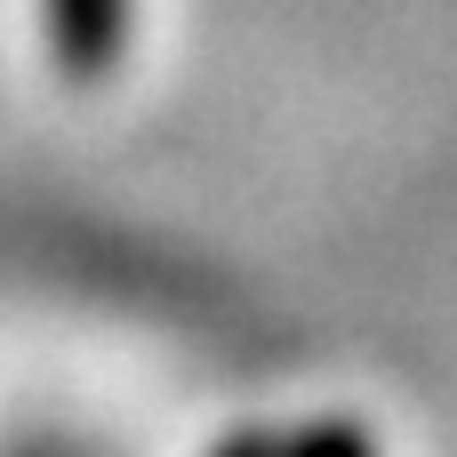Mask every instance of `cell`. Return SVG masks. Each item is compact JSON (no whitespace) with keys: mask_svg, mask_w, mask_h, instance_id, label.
Here are the masks:
<instances>
[{"mask_svg":"<svg viewBox=\"0 0 457 457\" xmlns=\"http://www.w3.org/2000/svg\"><path fill=\"white\" fill-rule=\"evenodd\" d=\"M137 8H145V0H32L48 72H56L64 88H104V80H120L129 48H137Z\"/></svg>","mask_w":457,"mask_h":457,"instance_id":"obj_1","label":"cell"},{"mask_svg":"<svg viewBox=\"0 0 457 457\" xmlns=\"http://www.w3.org/2000/svg\"><path fill=\"white\" fill-rule=\"evenodd\" d=\"M217 457H378V442L345 418H313V426H257V434H233Z\"/></svg>","mask_w":457,"mask_h":457,"instance_id":"obj_2","label":"cell"}]
</instances>
